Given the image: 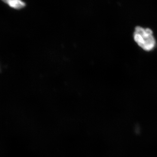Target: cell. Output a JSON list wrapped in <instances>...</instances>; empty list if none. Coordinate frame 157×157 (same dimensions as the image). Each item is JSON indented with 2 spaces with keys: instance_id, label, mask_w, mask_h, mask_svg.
Segmentation results:
<instances>
[{
  "instance_id": "1",
  "label": "cell",
  "mask_w": 157,
  "mask_h": 157,
  "mask_svg": "<svg viewBox=\"0 0 157 157\" xmlns=\"http://www.w3.org/2000/svg\"><path fill=\"white\" fill-rule=\"evenodd\" d=\"M134 38L138 45L147 51L152 50L155 46V40L151 29L137 27L135 29Z\"/></svg>"
},
{
  "instance_id": "2",
  "label": "cell",
  "mask_w": 157,
  "mask_h": 157,
  "mask_svg": "<svg viewBox=\"0 0 157 157\" xmlns=\"http://www.w3.org/2000/svg\"><path fill=\"white\" fill-rule=\"evenodd\" d=\"M2 1L8 4L11 8L14 9H21L24 8L25 6V3L21 0H2Z\"/></svg>"
}]
</instances>
